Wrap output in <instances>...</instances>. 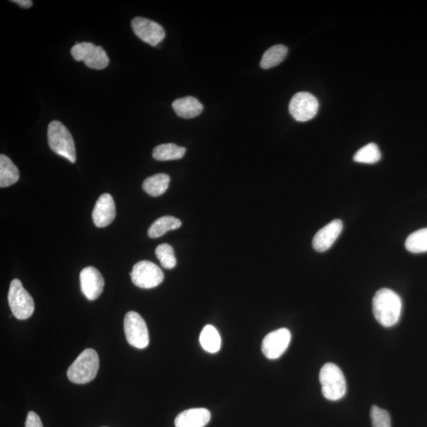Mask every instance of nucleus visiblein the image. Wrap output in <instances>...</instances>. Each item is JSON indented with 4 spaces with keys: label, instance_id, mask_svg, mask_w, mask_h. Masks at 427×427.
I'll return each mask as SVG.
<instances>
[{
    "label": "nucleus",
    "instance_id": "obj_1",
    "mask_svg": "<svg viewBox=\"0 0 427 427\" xmlns=\"http://www.w3.org/2000/svg\"><path fill=\"white\" fill-rule=\"evenodd\" d=\"M402 312V300L388 288L379 289L373 299V313L377 322L386 328L398 324Z\"/></svg>",
    "mask_w": 427,
    "mask_h": 427
},
{
    "label": "nucleus",
    "instance_id": "obj_2",
    "mask_svg": "<svg viewBox=\"0 0 427 427\" xmlns=\"http://www.w3.org/2000/svg\"><path fill=\"white\" fill-rule=\"evenodd\" d=\"M99 358L94 349H86L79 355L68 370V378L75 384L90 383L98 374Z\"/></svg>",
    "mask_w": 427,
    "mask_h": 427
},
{
    "label": "nucleus",
    "instance_id": "obj_3",
    "mask_svg": "<svg viewBox=\"0 0 427 427\" xmlns=\"http://www.w3.org/2000/svg\"><path fill=\"white\" fill-rule=\"evenodd\" d=\"M48 142L54 153L62 156L75 164L76 151L73 135L66 127L58 120L51 122L48 128Z\"/></svg>",
    "mask_w": 427,
    "mask_h": 427
},
{
    "label": "nucleus",
    "instance_id": "obj_4",
    "mask_svg": "<svg viewBox=\"0 0 427 427\" xmlns=\"http://www.w3.org/2000/svg\"><path fill=\"white\" fill-rule=\"evenodd\" d=\"M320 383L322 393L328 400L335 401L342 399L347 391L342 370L333 363H326L320 371Z\"/></svg>",
    "mask_w": 427,
    "mask_h": 427
},
{
    "label": "nucleus",
    "instance_id": "obj_5",
    "mask_svg": "<svg viewBox=\"0 0 427 427\" xmlns=\"http://www.w3.org/2000/svg\"><path fill=\"white\" fill-rule=\"evenodd\" d=\"M8 303L14 316L18 320H27L31 317L34 312V299L25 291L19 279H14L10 286Z\"/></svg>",
    "mask_w": 427,
    "mask_h": 427
},
{
    "label": "nucleus",
    "instance_id": "obj_6",
    "mask_svg": "<svg viewBox=\"0 0 427 427\" xmlns=\"http://www.w3.org/2000/svg\"><path fill=\"white\" fill-rule=\"evenodd\" d=\"M73 57L78 62L83 61L86 67L101 70L109 64V59L105 51L93 43H76L70 50Z\"/></svg>",
    "mask_w": 427,
    "mask_h": 427
},
{
    "label": "nucleus",
    "instance_id": "obj_7",
    "mask_svg": "<svg viewBox=\"0 0 427 427\" xmlns=\"http://www.w3.org/2000/svg\"><path fill=\"white\" fill-rule=\"evenodd\" d=\"M125 333L127 341L132 347L144 349L149 345L150 338L145 320L138 313L130 311L125 315Z\"/></svg>",
    "mask_w": 427,
    "mask_h": 427
},
{
    "label": "nucleus",
    "instance_id": "obj_8",
    "mask_svg": "<svg viewBox=\"0 0 427 427\" xmlns=\"http://www.w3.org/2000/svg\"><path fill=\"white\" fill-rule=\"evenodd\" d=\"M130 276L132 283L142 289L155 288L164 281V274L161 268L147 261L136 263Z\"/></svg>",
    "mask_w": 427,
    "mask_h": 427
},
{
    "label": "nucleus",
    "instance_id": "obj_9",
    "mask_svg": "<svg viewBox=\"0 0 427 427\" xmlns=\"http://www.w3.org/2000/svg\"><path fill=\"white\" fill-rule=\"evenodd\" d=\"M318 108V99L308 92H299L294 95L289 105V114L299 122L312 120L317 115Z\"/></svg>",
    "mask_w": 427,
    "mask_h": 427
},
{
    "label": "nucleus",
    "instance_id": "obj_10",
    "mask_svg": "<svg viewBox=\"0 0 427 427\" xmlns=\"http://www.w3.org/2000/svg\"><path fill=\"white\" fill-rule=\"evenodd\" d=\"M131 28L137 37L153 47H157L166 37L165 30L161 25L150 19L136 17L131 21Z\"/></svg>",
    "mask_w": 427,
    "mask_h": 427
},
{
    "label": "nucleus",
    "instance_id": "obj_11",
    "mask_svg": "<svg viewBox=\"0 0 427 427\" xmlns=\"http://www.w3.org/2000/svg\"><path fill=\"white\" fill-rule=\"evenodd\" d=\"M291 339L292 333L287 328L274 330L263 339L262 352L268 359H277L286 352Z\"/></svg>",
    "mask_w": 427,
    "mask_h": 427
},
{
    "label": "nucleus",
    "instance_id": "obj_12",
    "mask_svg": "<svg viewBox=\"0 0 427 427\" xmlns=\"http://www.w3.org/2000/svg\"><path fill=\"white\" fill-rule=\"evenodd\" d=\"M80 286L84 296L90 301H94L103 292L104 278L98 269L86 267L80 273Z\"/></svg>",
    "mask_w": 427,
    "mask_h": 427
},
{
    "label": "nucleus",
    "instance_id": "obj_13",
    "mask_svg": "<svg viewBox=\"0 0 427 427\" xmlns=\"http://www.w3.org/2000/svg\"><path fill=\"white\" fill-rule=\"evenodd\" d=\"M343 222L335 220L324 227L313 239V247L319 253H324L331 248L343 231Z\"/></svg>",
    "mask_w": 427,
    "mask_h": 427
},
{
    "label": "nucleus",
    "instance_id": "obj_14",
    "mask_svg": "<svg viewBox=\"0 0 427 427\" xmlns=\"http://www.w3.org/2000/svg\"><path fill=\"white\" fill-rule=\"evenodd\" d=\"M116 217V206L113 196L105 193L96 200L92 212V218L96 227H108Z\"/></svg>",
    "mask_w": 427,
    "mask_h": 427
},
{
    "label": "nucleus",
    "instance_id": "obj_15",
    "mask_svg": "<svg viewBox=\"0 0 427 427\" xmlns=\"http://www.w3.org/2000/svg\"><path fill=\"white\" fill-rule=\"evenodd\" d=\"M211 413L205 409H192L176 417V427H205L211 420Z\"/></svg>",
    "mask_w": 427,
    "mask_h": 427
},
{
    "label": "nucleus",
    "instance_id": "obj_16",
    "mask_svg": "<svg viewBox=\"0 0 427 427\" xmlns=\"http://www.w3.org/2000/svg\"><path fill=\"white\" fill-rule=\"evenodd\" d=\"M172 106L176 114L185 119L196 118L203 110V106L200 101L190 96L175 100Z\"/></svg>",
    "mask_w": 427,
    "mask_h": 427
},
{
    "label": "nucleus",
    "instance_id": "obj_17",
    "mask_svg": "<svg viewBox=\"0 0 427 427\" xmlns=\"http://www.w3.org/2000/svg\"><path fill=\"white\" fill-rule=\"evenodd\" d=\"M19 171L16 166L6 155H0V187L11 186L19 180Z\"/></svg>",
    "mask_w": 427,
    "mask_h": 427
},
{
    "label": "nucleus",
    "instance_id": "obj_18",
    "mask_svg": "<svg viewBox=\"0 0 427 427\" xmlns=\"http://www.w3.org/2000/svg\"><path fill=\"white\" fill-rule=\"evenodd\" d=\"M170 178L166 174H157L148 178L142 183V190L151 196H159L169 187Z\"/></svg>",
    "mask_w": 427,
    "mask_h": 427
},
{
    "label": "nucleus",
    "instance_id": "obj_19",
    "mask_svg": "<svg viewBox=\"0 0 427 427\" xmlns=\"http://www.w3.org/2000/svg\"><path fill=\"white\" fill-rule=\"evenodd\" d=\"M200 343L206 352L214 354L221 348V337L217 329L212 325H206L200 335Z\"/></svg>",
    "mask_w": 427,
    "mask_h": 427
},
{
    "label": "nucleus",
    "instance_id": "obj_20",
    "mask_svg": "<svg viewBox=\"0 0 427 427\" xmlns=\"http://www.w3.org/2000/svg\"><path fill=\"white\" fill-rule=\"evenodd\" d=\"M181 227V222L172 216H164L157 220L148 230L151 238H157L164 235L166 233L177 230Z\"/></svg>",
    "mask_w": 427,
    "mask_h": 427
},
{
    "label": "nucleus",
    "instance_id": "obj_21",
    "mask_svg": "<svg viewBox=\"0 0 427 427\" xmlns=\"http://www.w3.org/2000/svg\"><path fill=\"white\" fill-rule=\"evenodd\" d=\"M186 153L185 147L174 144L157 146L153 151V157L157 161H170L182 159Z\"/></svg>",
    "mask_w": 427,
    "mask_h": 427
},
{
    "label": "nucleus",
    "instance_id": "obj_22",
    "mask_svg": "<svg viewBox=\"0 0 427 427\" xmlns=\"http://www.w3.org/2000/svg\"><path fill=\"white\" fill-rule=\"evenodd\" d=\"M288 49L283 44L274 45L263 53L261 61V67L263 69H269L276 67L286 58Z\"/></svg>",
    "mask_w": 427,
    "mask_h": 427
},
{
    "label": "nucleus",
    "instance_id": "obj_23",
    "mask_svg": "<svg viewBox=\"0 0 427 427\" xmlns=\"http://www.w3.org/2000/svg\"><path fill=\"white\" fill-rule=\"evenodd\" d=\"M406 250L411 253L427 252V228L421 229L411 233L405 242Z\"/></svg>",
    "mask_w": 427,
    "mask_h": 427
},
{
    "label": "nucleus",
    "instance_id": "obj_24",
    "mask_svg": "<svg viewBox=\"0 0 427 427\" xmlns=\"http://www.w3.org/2000/svg\"><path fill=\"white\" fill-rule=\"evenodd\" d=\"M380 157L381 154L378 146L371 142L356 152L353 159L359 164H374L380 161Z\"/></svg>",
    "mask_w": 427,
    "mask_h": 427
},
{
    "label": "nucleus",
    "instance_id": "obj_25",
    "mask_svg": "<svg viewBox=\"0 0 427 427\" xmlns=\"http://www.w3.org/2000/svg\"><path fill=\"white\" fill-rule=\"evenodd\" d=\"M155 254L161 266L166 269H172L177 266L174 248L168 244H161L155 249Z\"/></svg>",
    "mask_w": 427,
    "mask_h": 427
},
{
    "label": "nucleus",
    "instance_id": "obj_26",
    "mask_svg": "<svg viewBox=\"0 0 427 427\" xmlns=\"http://www.w3.org/2000/svg\"><path fill=\"white\" fill-rule=\"evenodd\" d=\"M370 418L373 427H391V418L387 411L378 406H373L370 411Z\"/></svg>",
    "mask_w": 427,
    "mask_h": 427
},
{
    "label": "nucleus",
    "instance_id": "obj_27",
    "mask_svg": "<svg viewBox=\"0 0 427 427\" xmlns=\"http://www.w3.org/2000/svg\"><path fill=\"white\" fill-rule=\"evenodd\" d=\"M25 427H43V425L38 415L35 413L34 411H29L27 421H25Z\"/></svg>",
    "mask_w": 427,
    "mask_h": 427
},
{
    "label": "nucleus",
    "instance_id": "obj_28",
    "mask_svg": "<svg viewBox=\"0 0 427 427\" xmlns=\"http://www.w3.org/2000/svg\"><path fill=\"white\" fill-rule=\"evenodd\" d=\"M12 2L17 3L20 7L23 8H31L33 5V1H31V0H14V1Z\"/></svg>",
    "mask_w": 427,
    "mask_h": 427
}]
</instances>
